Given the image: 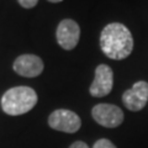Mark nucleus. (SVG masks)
<instances>
[{"instance_id": "f257e3e1", "label": "nucleus", "mask_w": 148, "mask_h": 148, "mask_svg": "<svg viewBox=\"0 0 148 148\" xmlns=\"http://www.w3.org/2000/svg\"><path fill=\"white\" fill-rule=\"evenodd\" d=\"M101 51L109 58L121 61L127 58L133 49L131 31L120 22H112L104 27L100 35Z\"/></svg>"}, {"instance_id": "f03ea898", "label": "nucleus", "mask_w": 148, "mask_h": 148, "mask_svg": "<svg viewBox=\"0 0 148 148\" xmlns=\"http://www.w3.org/2000/svg\"><path fill=\"white\" fill-rule=\"evenodd\" d=\"M37 104V94L30 86H14L1 98V109L10 116L29 112Z\"/></svg>"}, {"instance_id": "7ed1b4c3", "label": "nucleus", "mask_w": 148, "mask_h": 148, "mask_svg": "<svg viewBox=\"0 0 148 148\" xmlns=\"http://www.w3.org/2000/svg\"><path fill=\"white\" fill-rule=\"evenodd\" d=\"M48 125L56 131L66 133H74L82 127V120L71 110L58 109L54 110L48 117Z\"/></svg>"}, {"instance_id": "20e7f679", "label": "nucleus", "mask_w": 148, "mask_h": 148, "mask_svg": "<svg viewBox=\"0 0 148 148\" xmlns=\"http://www.w3.org/2000/svg\"><path fill=\"white\" fill-rule=\"evenodd\" d=\"M91 116L99 125L115 128L123 122V111L112 104H98L91 110Z\"/></svg>"}, {"instance_id": "39448f33", "label": "nucleus", "mask_w": 148, "mask_h": 148, "mask_svg": "<svg viewBox=\"0 0 148 148\" xmlns=\"http://www.w3.org/2000/svg\"><path fill=\"white\" fill-rule=\"evenodd\" d=\"M114 72L108 64H99L95 69V77L90 85V94L94 98H103L112 90Z\"/></svg>"}, {"instance_id": "423d86ee", "label": "nucleus", "mask_w": 148, "mask_h": 148, "mask_svg": "<svg viewBox=\"0 0 148 148\" xmlns=\"http://www.w3.org/2000/svg\"><path fill=\"white\" fill-rule=\"evenodd\" d=\"M57 42L63 49L71 51L75 48L80 38V27L74 20L66 18L59 22L56 32Z\"/></svg>"}, {"instance_id": "0eeeda50", "label": "nucleus", "mask_w": 148, "mask_h": 148, "mask_svg": "<svg viewBox=\"0 0 148 148\" xmlns=\"http://www.w3.org/2000/svg\"><path fill=\"white\" fill-rule=\"evenodd\" d=\"M148 101V83L137 82L131 89L123 92L122 103L130 111H140L146 106Z\"/></svg>"}, {"instance_id": "6e6552de", "label": "nucleus", "mask_w": 148, "mask_h": 148, "mask_svg": "<svg viewBox=\"0 0 148 148\" xmlns=\"http://www.w3.org/2000/svg\"><path fill=\"white\" fill-rule=\"evenodd\" d=\"M12 68L21 77L35 78L43 72V62L38 56L21 54L15 59Z\"/></svg>"}, {"instance_id": "1a4fd4ad", "label": "nucleus", "mask_w": 148, "mask_h": 148, "mask_svg": "<svg viewBox=\"0 0 148 148\" xmlns=\"http://www.w3.org/2000/svg\"><path fill=\"white\" fill-rule=\"evenodd\" d=\"M92 148H116V146L108 138H100L94 143Z\"/></svg>"}, {"instance_id": "9d476101", "label": "nucleus", "mask_w": 148, "mask_h": 148, "mask_svg": "<svg viewBox=\"0 0 148 148\" xmlns=\"http://www.w3.org/2000/svg\"><path fill=\"white\" fill-rule=\"evenodd\" d=\"M18 4L25 8V9H32L34 6L37 5V3H38V0H17Z\"/></svg>"}, {"instance_id": "9b49d317", "label": "nucleus", "mask_w": 148, "mask_h": 148, "mask_svg": "<svg viewBox=\"0 0 148 148\" xmlns=\"http://www.w3.org/2000/svg\"><path fill=\"white\" fill-rule=\"evenodd\" d=\"M69 148H89V146H88L85 142H83V141H77V142L72 143Z\"/></svg>"}, {"instance_id": "f8f14e48", "label": "nucleus", "mask_w": 148, "mask_h": 148, "mask_svg": "<svg viewBox=\"0 0 148 148\" xmlns=\"http://www.w3.org/2000/svg\"><path fill=\"white\" fill-rule=\"evenodd\" d=\"M48 1H51V3H61L62 0H48Z\"/></svg>"}]
</instances>
